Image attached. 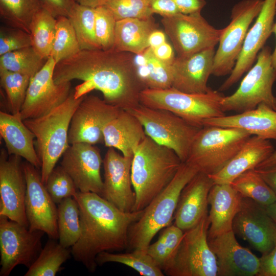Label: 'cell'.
<instances>
[{
	"instance_id": "1",
	"label": "cell",
	"mask_w": 276,
	"mask_h": 276,
	"mask_svg": "<svg viewBox=\"0 0 276 276\" xmlns=\"http://www.w3.org/2000/svg\"><path fill=\"white\" fill-rule=\"evenodd\" d=\"M53 78L57 84L82 81L74 89L76 99L96 89L106 102L127 110L140 104V94L146 88L135 55L114 49L80 50L56 64Z\"/></svg>"
},
{
	"instance_id": "2",
	"label": "cell",
	"mask_w": 276,
	"mask_h": 276,
	"mask_svg": "<svg viewBox=\"0 0 276 276\" xmlns=\"http://www.w3.org/2000/svg\"><path fill=\"white\" fill-rule=\"evenodd\" d=\"M73 197L79 208L81 234L72 247L71 254L76 261L94 272L98 254L121 251L128 247L129 228L141 218L143 210L123 212L91 192L78 191Z\"/></svg>"
},
{
	"instance_id": "3",
	"label": "cell",
	"mask_w": 276,
	"mask_h": 276,
	"mask_svg": "<svg viewBox=\"0 0 276 276\" xmlns=\"http://www.w3.org/2000/svg\"><path fill=\"white\" fill-rule=\"evenodd\" d=\"M182 163L173 150L146 135L132 158L131 179L136 196L133 211L144 210L169 184Z\"/></svg>"
},
{
	"instance_id": "4",
	"label": "cell",
	"mask_w": 276,
	"mask_h": 276,
	"mask_svg": "<svg viewBox=\"0 0 276 276\" xmlns=\"http://www.w3.org/2000/svg\"><path fill=\"white\" fill-rule=\"evenodd\" d=\"M84 96L76 99L73 89L63 103L47 114L24 120L36 139V151L41 162L40 173L44 184L70 145L68 134L71 119Z\"/></svg>"
},
{
	"instance_id": "5",
	"label": "cell",
	"mask_w": 276,
	"mask_h": 276,
	"mask_svg": "<svg viewBox=\"0 0 276 276\" xmlns=\"http://www.w3.org/2000/svg\"><path fill=\"white\" fill-rule=\"evenodd\" d=\"M198 172L193 166L182 162L169 184L143 210L141 218L128 232V247L146 250L156 234L171 224L181 192Z\"/></svg>"
},
{
	"instance_id": "6",
	"label": "cell",
	"mask_w": 276,
	"mask_h": 276,
	"mask_svg": "<svg viewBox=\"0 0 276 276\" xmlns=\"http://www.w3.org/2000/svg\"><path fill=\"white\" fill-rule=\"evenodd\" d=\"M225 96L211 89L204 93H186L173 87L165 89L145 88L140 96L144 106L169 110L191 125L201 128L210 119L225 115L221 106Z\"/></svg>"
},
{
	"instance_id": "7",
	"label": "cell",
	"mask_w": 276,
	"mask_h": 276,
	"mask_svg": "<svg viewBox=\"0 0 276 276\" xmlns=\"http://www.w3.org/2000/svg\"><path fill=\"white\" fill-rule=\"evenodd\" d=\"M251 135L237 128L205 126L191 145L186 162L208 175L220 171Z\"/></svg>"
},
{
	"instance_id": "8",
	"label": "cell",
	"mask_w": 276,
	"mask_h": 276,
	"mask_svg": "<svg viewBox=\"0 0 276 276\" xmlns=\"http://www.w3.org/2000/svg\"><path fill=\"white\" fill-rule=\"evenodd\" d=\"M271 49L264 46L258 53L257 62L248 71L239 87L231 95L224 96L221 103L224 112L241 113L265 103L276 109V97L272 87L276 80V69L272 63Z\"/></svg>"
},
{
	"instance_id": "9",
	"label": "cell",
	"mask_w": 276,
	"mask_h": 276,
	"mask_svg": "<svg viewBox=\"0 0 276 276\" xmlns=\"http://www.w3.org/2000/svg\"><path fill=\"white\" fill-rule=\"evenodd\" d=\"M128 111L140 121L146 135L171 149L182 162H186L193 141L200 128L165 109L140 104Z\"/></svg>"
},
{
	"instance_id": "10",
	"label": "cell",
	"mask_w": 276,
	"mask_h": 276,
	"mask_svg": "<svg viewBox=\"0 0 276 276\" xmlns=\"http://www.w3.org/2000/svg\"><path fill=\"white\" fill-rule=\"evenodd\" d=\"M208 214L184 232L177 251L164 273L169 276H217L216 258L208 241Z\"/></svg>"
},
{
	"instance_id": "11",
	"label": "cell",
	"mask_w": 276,
	"mask_h": 276,
	"mask_svg": "<svg viewBox=\"0 0 276 276\" xmlns=\"http://www.w3.org/2000/svg\"><path fill=\"white\" fill-rule=\"evenodd\" d=\"M264 0H242L233 6L230 23L222 29L212 75L221 77L231 73L240 54L249 27L259 15Z\"/></svg>"
},
{
	"instance_id": "12",
	"label": "cell",
	"mask_w": 276,
	"mask_h": 276,
	"mask_svg": "<svg viewBox=\"0 0 276 276\" xmlns=\"http://www.w3.org/2000/svg\"><path fill=\"white\" fill-rule=\"evenodd\" d=\"M165 32L170 39L177 57H185L215 48L222 32L211 25L201 12L178 13L161 20Z\"/></svg>"
},
{
	"instance_id": "13",
	"label": "cell",
	"mask_w": 276,
	"mask_h": 276,
	"mask_svg": "<svg viewBox=\"0 0 276 276\" xmlns=\"http://www.w3.org/2000/svg\"><path fill=\"white\" fill-rule=\"evenodd\" d=\"M44 234L0 216V275L8 276L18 265L29 268L42 249Z\"/></svg>"
},
{
	"instance_id": "14",
	"label": "cell",
	"mask_w": 276,
	"mask_h": 276,
	"mask_svg": "<svg viewBox=\"0 0 276 276\" xmlns=\"http://www.w3.org/2000/svg\"><path fill=\"white\" fill-rule=\"evenodd\" d=\"M56 63L50 56L43 67L30 78L20 110L23 120L44 116L63 103L71 92V82L57 84L53 78Z\"/></svg>"
},
{
	"instance_id": "15",
	"label": "cell",
	"mask_w": 276,
	"mask_h": 276,
	"mask_svg": "<svg viewBox=\"0 0 276 276\" xmlns=\"http://www.w3.org/2000/svg\"><path fill=\"white\" fill-rule=\"evenodd\" d=\"M121 109L97 96L85 95L72 116L68 134L69 144H104L103 129Z\"/></svg>"
},
{
	"instance_id": "16",
	"label": "cell",
	"mask_w": 276,
	"mask_h": 276,
	"mask_svg": "<svg viewBox=\"0 0 276 276\" xmlns=\"http://www.w3.org/2000/svg\"><path fill=\"white\" fill-rule=\"evenodd\" d=\"M27 182L25 199L29 228L40 230L51 239H58L57 208L42 181L38 169L27 161L22 162Z\"/></svg>"
},
{
	"instance_id": "17",
	"label": "cell",
	"mask_w": 276,
	"mask_h": 276,
	"mask_svg": "<svg viewBox=\"0 0 276 276\" xmlns=\"http://www.w3.org/2000/svg\"><path fill=\"white\" fill-rule=\"evenodd\" d=\"M7 151V150H6ZM2 149L0 155V216L29 227L25 199L27 182L21 157Z\"/></svg>"
},
{
	"instance_id": "18",
	"label": "cell",
	"mask_w": 276,
	"mask_h": 276,
	"mask_svg": "<svg viewBox=\"0 0 276 276\" xmlns=\"http://www.w3.org/2000/svg\"><path fill=\"white\" fill-rule=\"evenodd\" d=\"M233 231L262 255L270 251L276 243V223L265 207L249 198H242Z\"/></svg>"
},
{
	"instance_id": "19",
	"label": "cell",
	"mask_w": 276,
	"mask_h": 276,
	"mask_svg": "<svg viewBox=\"0 0 276 276\" xmlns=\"http://www.w3.org/2000/svg\"><path fill=\"white\" fill-rule=\"evenodd\" d=\"M103 159L99 149L85 143L71 144L62 156L61 166L73 179L80 192L102 194Z\"/></svg>"
},
{
	"instance_id": "20",
	"label": "cell",
	"mask_w": 276,
	"mask_h": 276,
	"mask_svg": "<svg viewBox=\"0 0 276 276\" xmlns=\"http://www.w3.org/2000/svg\"><path fill=\"white\" fill-rule=\"evenodd\" d=\"M132 158L109 147L103 161L104 180L101 196L125 212L133 211L136 200L131 179Z\"/></svg>"
},
{
	"instance_id": "21",
	"label": "cell",
	"mask_w": 276,
	"mask_h": 276,
	"mask_svg": "<svg viewBox=\"0 0 276 276\" xmlns=\"http://www.w3.org/2000/svg\"><path fill=\"white\" fill-rule=\"evenodd\" d=\"M276 14V0H264L262 8L253 26L248 31L240 54L228 77L219 91L229 89L252 66L259 52L272 33Z\"/></svg>"
},
{
	"instance_id": "22",
	"label": "cell",
	"mask_w": 276,
	"mask_h": 276,
	"mask_svg": "<svg viewBox=\"0 0 276 276\" xmlns=\"http://www.w3.org/2000/svg\"><path fill=\"white\" fill-rule=\"evenodd\" d=\"M208 241L216 258L217 276H257L260 258L238 243L233 230Z\"/></svg>"
},
{
	"instance_id": "23",
	"label": "cell",
	"mask_w": 276,
	"mask_h": 276,
	"mask_svg": "<svg viewBox=\"0 0 276 276\" xmlns=\"http://www.w3.org/2000/svg\"><path fill=\"white\" fill-rule=\"evenodd\" d=\"M215 52L211 48L187 57H176L172 65V87L190 94L209 91L208 81L212 75Z\"/></svg>"
},
{
	"instance_id": "24",
	"label": "cell",
	"mask_w": 276,
	"mask_h": 276,
	"mask_svg": "<svg viewBox=\"0 0 276 276\" xmlns=\"http://www.w3.org/2000/svg\"><path fill=\"white\" fill-rule=\"evenodd\" d=\"M213 185L208 175L199 172L188 182L179 196L174 224L185 232L208 214V196Z\"/></svg>"
},
{
	"instance_id": "25",
	"label": "cell",
	"mask_w": 276,
	"mask_h": 276,
	"mask_svg": "<svg viewBox=\"0 0 276 276\" xmlns=\"http://www.w3.org/2000/svg\"><path fill=\"white\" fill-rule=\"evenodd\" d=\"M205 126L237 128L251 135L276 140V109L261 103L252 110L209 119Z\"/></svg>"
},
{
	"instance_id": "26",
	"label": "cell",
	"mask_w": 276,
	"mask_h": 276,
	"mask_svg": "<svg viewBox=\"0 0 276 276\" xmlns=\"http://www.w3.org/2000/svg\"><path fill=\"white\" fill-rule=\"evenodd\" d=\"M242 196L231 184H214L208 196L211 208L208 238H213L233 230L234 219L238 212Z\"/></svg>"
},
{
	"instance_id": "27",
	"label": "cell",
	"mask_w": 276,
	"mask_h": 276,
	"mask_svg": "<svg viewBox=\"0 0 276 276\" xmlns=\"http://www.w3.org/2000/svg\"><path fill=\"white\" fill-rule=\"evenodd\" d=\"M274 151L269 140L251 135L225 166L209 176L214 184H230L242 173L255 169Z\"/></svg>"
},
{
	"instance_id": "28",
	"label": "cell",
	"mask_w": 276,
	"mask_h": 276,
	"mask_svg": "<svg viewBox=\"0 0 276 276\" xmlns=\"http://www.w3.org/2000/svg\"><path fill=\"white\" fill-rule=\"evenodd\" d=\"M0 134L8 155L19 156L36 168H41V162L33 143L35 136L25 124L20 113L1 111Z\"/></svg>"
},
{
	"instance_id": "29",
	"label": "cell",
	"mask_w": 276,
	"mask_h": 276,
	"mask_svg": "<svg viewBox=\"0 0 276 276\" xmlns=\"http://www.w3.org/2000/svg\"><path fill=\"white\" fill-rule=\"evenodd\" d=\"M104 144L120 151L128 157H133L141 142L146 136L140 121L128 110L121 109L103 129Z\"/></svg>"
},
{
	"instance_id": "30",
	"label": "cell",
	"mask_w": 276,
	"mask_h": 276,
	"mask_svg": "<svg viewBox=\"0 0 276 276\" xmlns=\"http://www.w3.org/2000/svg\"><path fill=\"white\" fill-rule=\"evenodd\" d=\"M158 24L152 16L146 18H128L116 22L113 49L142 54L149 48L150 34L158 29Z\"/></svg>"
},
{
	"instance_id": "31",
	"label": "cell",
	"mask_w": 276,
	"mask_h": 276,
	"mask_svg": "<svg viewBox=\"0 0 276 276\" xmlns=\"http://www.w3.org/2000/svg\"><path fill=\"white\" fill-rule=\"evenodd\" d=\"M57 226L60 244L66 248L72 247L81 234L79 208L74 197L64 199L58 204Z\"/></svg>"
},
{
	"instance_id": "32",
	"label": "cell",
	"mask_w": 276,
	"mask_h": 276,
	"mask_svg": "<svg viewBox=\"0 0 276 276\" xmlns=\"http://www.w3.org/2000/svg\"><path fill=\"white\" fill-rule=\"evenodd\" d=\"M136 65L146 88L165 89L172 87V65L166 64L154 56L151 48L142 54Z\"/></svg>"
},
{
	"instance_id": "33",
	"label": "cell",
	"mask_w": 276,
	"mask_h": 276,
	"mask_svg": "<svg viewBox=\"0 0 276 276\" xmlns=\"http://www.w3.org/2000/svg\"><path fill=\"white\" fill-rule=\"evenodd\" d=\"M56 240L50 238L25 276H55L62 264L70 257L71 251Z\"/></svg>"
},
{
	"instance_id": "34",
	"label": "cell",
	"mask_w": 276,
	"mask_h": 276,
	"mask_svg": "<svg viewBox=\"0 0 276 276\" xmlns=\"http://www.w3.org/2000/svg\"><path fill=\"white\" fill-rule=\"evenodd\" d=\"M56 18L45 9H40L30 25L31 46L43 58L50 56L55 38Z\"/></svg>"
},
{
	"instance_id": "35",
	"label": "cell",
	"mask_w": 276,
	"mask_h": 276,
	"mask_svg": "<svg viewBox=\"0 0 276 276\" xmlns=\"http://www.w3.org/2000/svg\"><path fill=\"white\" fill-rule=\"evenodd\" d=\"M183 235L181 229L170 224L161 230L158 239L146 249L147 254L163 272L174 258Z\"/></svg>"
},
{
	"instance_id": "36",
	"label": "cell",
	"mask_w": 276,
	"mask_h": 276,
	"mask_svg": "<svg viewBox=\"0 0 276 276\" xmlns=\"http://www.w3.org/2000/svg\"><path fill=\"white\" fill-rule=\"evenodd\" d=\"M243 198L251 199L264 207L276 202V195L255 171L248 170L230 183Z\"/></svg>"
},
{
	"instance_id": "37",
	"label": "cell",
	"mask_w": 276,
	"mask_h": 276,
	"mask_svg": "<svg viewBox=\"0 0 276 276\" xmlns=\"http://www.w3.org/2000/svg\"><path fill=\"white\" fill-rule=\"evenodd\" d=\"M67 17L73 27L81 50L101 49L95 34V8L77 3Z\"/></svg>"
},
{
	"instance_id": "38",
	"label": "cell",
	"mask_w": 276,
	"mask_h": 276,
	"mask_svg": "<svg viewBox=\"0 0 276 276\" xmlns=\"http://www.w3.org/2000/svg\"><path fill=\"white\" fill-rule=\"evenodd\" d=\"M98 265L115 262L131 267L144 276H164V272L156 264L146 250L135 249L132 252L113 254L108 251L100 253L96 257Z\"/></svg>"
},
{
	"instance_id": "39",
	"label": "cell",
	"mask_w": 276,
	"mask_h": 276,
	"mask_svg": "<svg viewBox=\"0 0 276 276\" xmlns=\"http://www.w3.org/2000/svg\"><path fill=\"white\" fill-rule=\"evenodd\" d=\"M41 8L39 0H0V15L5 23L29 34L32 18Z\"/></svg>"
},
{
	"instance_id": "40",
	"label": "cell",
	"mask_w": 276,
	"mask_h": 276,
	"mask_svg": "<svg viewBox=\"0 0 276 276\" xmlns=\"http://www.w3.org/2000/svg\"><path fill=\"white\" fill-rule=\"evenodd\" d=\"M48 59L38 54L32 46L0 55V69L20 73L30 77L34 76Z\"/></svg>"
},
{
	"instance_id": "41",
	"label": "cell",
	"mask_w": 276,
	"mask_h": 276,
	"mask_svg": "<svg viewBox=\"0 0 276 276\" xmlns=\"http://www.w3.org/2000/svg\"><path fill=\"white\" fill-rule=\"evenodd\" d=\"M73 27L66 16L56 18V32L50 56L57 64L80 51Z\"/></svg>"
},
{
	"instance_id": "42",
	"label": "cell",
	"mask_w": 276,
	"mask_h": 276,
	"mask_svg": "<svg viewBox=\"0 0 276 276\" xmlns=\"http://www.w3.org/2000/svg\"><path fill=\"white\" fill-rule=\"evenodd\" d=\"M31 77L0 69L1 86L5 90L11 113H20L26 99Z\"/></svg>"
},
{
	"instance_id": "43",
	"label": "cell",
	"mask_w": 276,
	"mask_h": 276,
	"mask_svg": "<svg viewBox=\"0 0 276 276\" xmlns=\"http://www.w3.org/2000/svg\"><path fill=\"white\" fill-rule=\"evenodd\" d=\"M150 0H100L99 6L109 10L117 20L128 18H146L152 16Z\"/></svg>"
},
{
	"instance_id": "44",
	"label": "cell",
	"mask_w": 276,
	"mask_h": 276,
	"mask_svg": "<svg viewBox=\"0 0 276 276\" xmlns=\"http://www.w3.org/2000/svg\"><path fill=\"white\" fill-rule=\"evenodd\" d=\"M44 185L56 204L66 198L73 197L79 191L72 177L61 165L54 167Z\"/></svg>"
},
{
	"instance_id": "45",
	"label": "cell",
	"mask_w": 276,
	"mask_h": 276,
	"mask_svg": "<svg viewBox=\"0 0 276 276\" xmlns=\"http://www.w3.org/2000/svg\"><path fill=\"white\" fill-rule=\"evenodd\" d=\"M117 20L111 12L103 6L95 8V34L101 50L113 49Z\"/></svg>"
},
{
	"instance_id": "46",
	"label": "cell",
	"mask_w": 276,
	"mask_h": 276,
	"mask_svg": "<svg viewBox=\"0 0 276 276\" xmlns=\"http://www.w3.org/2000/svg\"><path fill=\"white\" fill-rule=\"evenodd\" d=\"M31 46L30 34L12 27H1L0 29V55Z\"/></svg>"
},
{
	"instance_id": "47",
	"label": "cell",
	"mask_w": 276,
	"mask_h": 276,
	"mask_svg": "<svg viewBox=\"0 0 276 276\" xmlns=\"http://www.w3.org/2000/svg\"><path fill=\"white\" fill-rule=\"evenodd\" d=\"M41 8L48 11L56 18L68 17L78 0H39Z\"/></svg>"
},
{
	"instance_id": "48",
	"label": "cell",
	"mask_w": 276,
	"mask_h": 276,
	"mask_svg": "<svg viewBox=\"0 0 276 276\" xmlns=\"http://www.w3.org/2000/svg\"><path fill=\"white\" fill-rule=\"evenodd\" d=\"M149 8L152 14H157L163 17L179 13L174 0H150Z\"/></svg>"
},
{
	"instance_id": "49",
	"label": "cell",
	"mask_w": 276,
	"mask_h": 276,
	"mask_svg": "<svg viewBox=\"0 0 276 276\" xmlns=\"http://www.w3.org/2000/svg\"><path fill=\"white\" fill-rule=\"evenodd\" d=\"M257 276H276V243L270 251L260 258Z\"/></svg>"
},
{
	"instance_id": "50",
	"label": "cell",
	"mask_w": 276,
	"mask_h": 276,
	"mask_svg": "<svg viewBox=\"0 0 276 276\" xmlns=\"http://www.w3.org/2000/svg\"><path fill=\"white\" fill-rule=\"evenodd\" d=\"M151 49L156 58L166 64L172 65L176 59L174 49L167 41Z\"/></svg>"
},
{
	"instance_id": "51",
	"label": "cell",
	"mask_w": 276,
	"mask_h": 276,
	"mask_svg": "<svg viewBox=\"0 0 276 276\" xmlns=\"http://www.w3.org/2000/svg\"><path fill=\"white\" fill-rule=\"evenodd\" d=\"M180 13L189 14L201 12L206 4L205 0H174Z\"/></svg>"
},
{
	"instance_id": "52",
	"label": "cell",
	"mask_w": 276,
	"mask_h": 276,
	"mask_svg": "<svg viewBox=\"0 0 276 276\" xmlns=\"http://www.w3.org/2000/svg\"><path fill=\"white\" fill-rule=\"evenodd\" d=\"M276 195V165L264 169H255Z\"/></svg>"
},
{
	"instance_id": "53",
	"label": "cell",
	"mask_w": 276,
	"mask_h": 276,
	"mask_svg": "<svg viewBox=\"0 0 276 276\" xmlns=\"http://www.w3.org/2000/svg\"><path fill=\"white\" fill-rule=\"evenodd\" d=\"M166 34L165 32L156 29L150 34L148 43L150 48L153 49L167 41Z\"/></svg>"
},
{
	"instance_id": "54",
	"label": "cell",
	"mask_w": 276,
	"mask_h": 276,
	"mask_svg": "<svg viewBox=\"0 0 276 276\" xmlns=\"http://www.w3.org/2000/svg\"><path fill=\"white\" fill-rule=\"evenodd\" d=\"M275 165H276V150H274L265 160L259 164L255 169H264Z\"/></svg>"
},
{
	"instance_id": "55",
	"label": "cell",
	"mask_w": 276,
	"mask_h": 276,
	"mask_svg": "<svg viewBox=\"0 0 276 276\" xmlns=\"http://www.w3.org/2000/svg\"><path fill=\"white\" fill-rule=\"evenodd\" d=\"M267 213L276 223V202L265 207Z\"/></svg>"
},
{
	"instance_id": "56",
	"label": "cell",
	"mask_w": 276,
	"mask_h": 276,
	"mask_svg": "<svg viewBox=\"0 0 276 276\" xmlns=\"http://www.w3.org/2000/svg\"><path fill=\"white\" fill-rule=\"evenodd\" d=\"M100 0H78V3L84 6L96 8L99 6Z\"/></svg>"
},
{
	"instance_id": "57",
	"label": "cell",
	"mask_w": 276,
	"mask_h": 276,
	"mask_svg": "<svg viewBox=\"0 0 276 276\" xmlns=\"http://www.w3.org/2000/svg\"><path fill=\"white\" fill-rule=\"evenodd\" d=\"M272 33H274L276 38V22H274L272 28ZM272 63L273 67L276 69V43L274 49L272 52Z\"/></svg>"
}]
</instances>
